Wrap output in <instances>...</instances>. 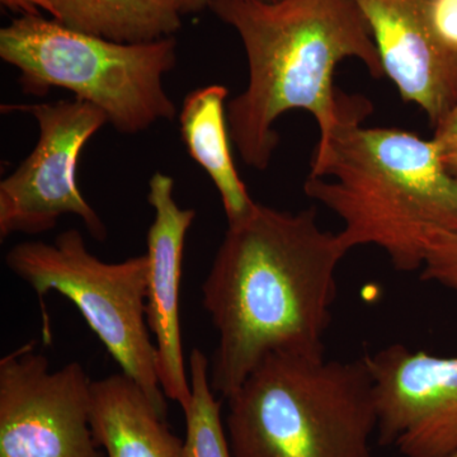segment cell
Returning a JSON list of instances; mask_svg holds the SVG:
<instances>
[{
  "mask_svg": "<svg viewBox=\"0 0 457 457\" xmlns=\"http://www.w3.org/2000/svg\"><path fill=\"white\" fill-rule=\"evenodd\" d=\"M347 253L338 234L319 227L314 206L290 212L255 203L228 224L203 285L219 337L213 392L228 399L272 354L324 356Z\"/></svg>",
  "mask_w": 457,
  "mask_h": 457,
  "instance_id": "6da1fadb",
  "label": "cell"
},
{
  "mask_svg": "<svg viewBox=\"0 0 457 457\" xmlns=\"http://www.w3.org/2000/svg\"><path fill=\"white\" fill-rule=\"evenodd\" d=\"M210 9L245 45L248 84L227 106L231 141L243 162L266 170L279 144L278 117L303 110L318 123L317 149L341 121L345 96L335 73L357 59L376 79L385 77L368 21L353 0H212Z\"/></svg>",
  "mask_w": 457,
  "mask_h": 457,
  "instance_id": "7a4b0ae2",
  "label": "cell"
},
{
  "mask_svg": "<svg viewBox=\"0 0 457 457\" xmlns=\"http://www.w3.org/2000/svg\"><path fill=\"white\" fill-rule=\"evenodd\" d=\"M368 99L345 96L341 121L315 150L303 191L341 218L348 252L383 249L399 272L422 270L429 237L457 233V179L440 147L413 132L363 128Z\"/></svg>",
  "mask_w": 457,
  "mask_h": 457,
  "instance_id": "3957f363",
  "label": "cell"
},
{
  "mask_svg": "<svg viewBox=\"0 0 457 457\" xmlns=\"http://www.w3.org/2000/svg\"><path fill=\"white\" fill-rule=\"evenodd\" d=\"M233 457H370L378 431L365 357L276 353L228 396Z\"/></svg>",
  "mask_w": 457,
  "mask_h": 457,
  "instance_id": "277c9868",
  "label": "cell"
},
{
  "mask_svg": "<svg viewBox=\"0 0 457 457\" xmlns=\"http://www.w3.org/2000/svg\"><path fill=\"white\" fill-rule=\"evenodd\" d=\"M0 57L20 71L22 92L44 97L53 88L99 108L122 134L145 131L176 117L163 87L177 64L171 37L120 44L75 31L41 14H23L0 29Z\"/></svg>",
  "mask_w": 457,
  "mask_h": 457,
  "instance_id": "5b68a950",
  "label": "cell"
},
{
  "mask_svg": "<svg viewBox=\"0 0 457 457\" xmlns=\"http://www.w3.org/2000/svg\"><path fill=\"white\" fill-rule=\"evenodd\" d=\"M5 264L37 296L56 291L74 303L110 356L167 418V396L156 371L155 343L146 321V255L107 263L96 257L78 228L54 243L23 242Z\"/></svg>",
  "mask_w": 457,
  "mask_h": 457,
  "instance_id": "8992f818",
  "label": "cell"
},
{
  "mask_svg": "<svg viewBox=\"0 0 457 457\" xmlns=\"http://www.w3.org/2000/svg\"><path fill=\"white\" fill-rule=\"evenodd\" d=\"M2 112L31 114L40 137L31 154L0 183V239L46 233L62 216L74 215L90 236L104 242L106 225L78 187L77 170L83 147L108 123L106 114L77 98L5 104Z\"/></svg>",
  "mask_w": 457,
  "mask_h": 457,
  "instance_id": "52a82bcc",
  "label": "cell"
},
{
  "mask_svg": "<svg viewBox=\"0 0 457 457\" xmlns=\"http://www.w3.org/2000/svg\"><path fill=\"white\" fill-rule=\"evenodd\" d=\"M92 384L79 362L51 371L31 343L0 360V457H106L90 423Z\"/></svg>",
  "mask_w": 457,
  "mask_h": 457,
  "instance_id": "ba28073f",
  "label": "cell"
},
{
  "mask_svg": "<svg viewBox=\"0 0 457 457\" xmlns=\"http://www.w3.org/2000/svg\"><path fill=\"white\" fill-rule=\"evenodd\" d=\"M365 357L378 411V444L404 457L457 451V356L392 345Z\"/></svg>",
  "mask_w": 457,
  "mask_h": 457,
  "instance_id": "9c48e42d",
  "label": "cell"
},
{
  "mask_svg": "<svg viewBox=\"0 0 457 457\" xmlns=\"http://www.w3.org/2000/svg\"><path fill=\"white\" fill-rule=\"evenodd\" d=\"M173 191V179L162 171L149 180L147 203L154 220L146 237V321L154 337L162 389L185 411L192 389L180 330V278L186 237L196 212L179 207Z\"/></svg>",
  "mask_w": 457,
  "mask_h": 457,
  "instance_id": "30bf717a",
  "label": "cell"
},
{
  "mask_svg": "<svg viewBox=\"0 0 457 457\" xmlns=\"http://www.w3.org/2000/svg\"><path fill=\"white\" fill-rule=\"evenodd\" d=\"M368 21L385 77L435 129L457 104V57L429 29L426 0H353Z\"/></svg>",
  "mask_w": 457,
  "mask_h": 457,
  "instance_id": "8fae6325",
  "label": "cell"
},
{
  "mask_svg": "<svg viewBox=\"0 0 457 457\" xmlns=\"http://www.w3.org/2000/svg\"><path fill=\"white\" fill-rule=\"evenodd\" d=\"M90 423L106 457H186L185 442L122 372L93 381Z\"/></svg>",
  "mask_w": 457,
  "mask_h": 457,
  "instance_id": "7c38bea8",
  "label": "cell"
},
{
  "mask_svg": "<svg viewBox=\"0 0 457 457\" xmlns=\"http://www.w3.org/2000/svg\"><path fill=\"white\" fill-rule=\"evenodd\" d=\"M227 87L220 84L189 93L179 114L180 134L189 155L209 174L220 195L228 224L242 220L255 201L237 173L227 121Z\"/></svg>",
  "mask_w": 457,
  "mask_h": 457,
  "instance_id": "4fadbf2b",
  "label": "cell"
},
{
  "mask_svg": "<svg viewBox=\"0 0 457 457\" xmlns=\"http://www.w3.org/2000/svg\"><path fill=\"white\" fill-rule=\"evenodd\" d=\"M57 21L75 31L120 44L171 37L182 26L170 0H60Z\"/></svg>",
  "mask_w": 457,
  "mask_h": 457,
  "instance_id": "5bb4252c",
  "label": "cell"
},
{
  "mask_svg": "<svg viewBox=\"0 0 457 457\" xmlns=\"http://www.w3.org/2000/svg\"><path fill=\"white\" fill-rule=\"evenodd\" d=\"M188 374L192 398L183 411L186 457H233L222 422L221 404L210 381L209 360L198 348L189 353Z\"/></svg>",
  "mask_w": 457,
  "mask_h": 457,
  "instance_id": "9a60e30c",
  "label": "cell"
},
{
  "mask_svg": "<svg viewBox=\"0 0 457 457\" xmlns=\"http://www.w3.org/2000/svg\"><path fill=\"white\" fill-rule=\"evenodd\" d=\"M420 279L457 291V233L440 230L429 237Z\"/></svg>",
  "mask_w": 457,
  "mask_h": 457,
  "instance_id": "2e32d148",
  "label": "cell"
},
{
  "mask_svg": "<svg viewBox=\"0 0 457 457\" xmlns=\"http://www.w3.org/2000/svg\"><path fill=\"white\" fill-rule=\"evenodd\" d=\"M426 17L442 49L457 57V0H426Z\"/></svg>",
  "mask_w": 457,
  "mask_h": 457,
  "instance_id": "e0dca14e",
  "label": "cell"
},
{
  "mask_svg": "<svg viewBox=\"0 0 457 457\" xmlns=\"http://www.w3.org/2000/svg\"><path fill=\"white\" fill-rule=\"evenodd\" d=\"M433 140L440 147L442 162L457 179V104L435 128Z\"/></svg>",
  "mask_w": 457,
  "mask_h": 457,
  "instance_id": "ac0fdd59",
  "label": "cell"
},
{
  "mask_svg": "<svg viewBox=\"0 0 457 457\" xmlns=\"http://www.w3.org/2000/svg\"><path fill=\"white\" fill-rule=\"evenodd\" d=\"M9 11L22 14H40L47 12L54 20H59L60 0H0Z\"/></svg>",
  "mask_w": 457,
  "mask_h": 457,
  "instance_id": "d6986e66",
  "label": "cell"
},
{
  "mask_svg": "<svg viewBox=\"0 0 457 457\" xmlns=\"http://www.w3.org/2000/svg\"><path fill=\"white\" fill-rule=\"evenodd\" d=\"M174 7L179 9L180 14L197 13L203 9L210 7L212 0H170Z\"/></svg>",
  "mask_w": 457,
  "mask_h": 457,
  "instance_id": "ffe728a7",
  "label": "cell"
},
{
  "mask_svg": "<svg viewBox=\"0 0 457 457\" xmlns=\"http://www.w3.org/2000/svg\"><path fill=\"white\" fill-rule=\"evenodd\" d=\"M257 2L275 3V2H279V0H257Z\"/></svg>",
  "mask_w": 457,
  "mask_h": 457,
  "instance_id": "44dd1931",
  "label": "cell"
},
{
  "mask_svg": "<svg viewBox=\"0 0 457 457\" xmlns=\"http://www.w3.org/2000/svg\"><path fill=\"white\" fill-rule=\"evenodd\" d=\"M449 457H457V451H456V453H453V455H450Z\"/></svg>",
  "mask_w": 457,
  "mask_h": 457,
  "instance_id": "7402d4cb",
  "label": "cell"
}]
</instances>
